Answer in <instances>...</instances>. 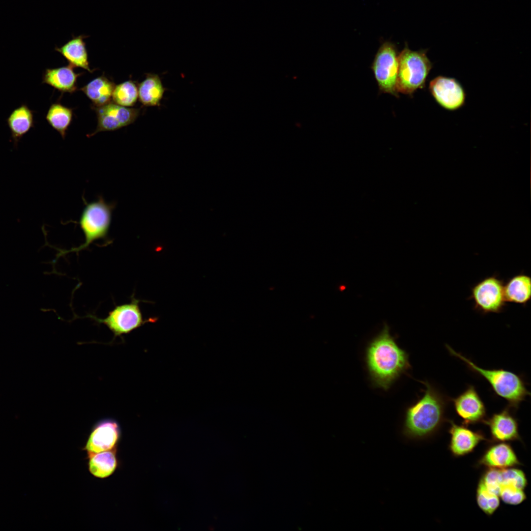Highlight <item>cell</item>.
Wrapping results in <instances>:
<instances>
[{"instance_id": "1", "label": "cell", "mask_w": 531, "mask_h": 531, "mask_svg": "<svg viewBox=\"0 0 531 531\" xmlns=\"http://www.w3.org/2000/svg\"><path fill=\"white\" fill-rule=\"evenodd\" d=\"M365 362L372 385L384 390L411 367L409 354L398 345L386 324L368 344Z\"/></svg>"}, {"instance_id": "2", "label": "cell", "mask_w": 531, "mask_h": 531, "mask_svg": "<svg viewBox=\"0 0 531 531\" xmlns=\"http://www.w3.org/2000/svg\"><path fill=\"white\" fill-rule=\"evenodd\" d=\"M426 389L423 396L406 410L403 432L412 439H421L436 432L444 420L446 402L432 385L423 383Z\"/></svg>"}, {"instance_id": "3", "label": "cell", "mask_w": 531, "mask_h": 531, "mask_svg": "<svg viewBox=\"0 0 531 531\" xmlns=\"http://www.w3.org/2000/svg\"><path fill=\"white\" fill-rule=\"evenodd\" d=\"M85 206L80 216L79 224L85 236V241L79 246L70 250L58 249V258L70 252H78L87 248L90 244L99 239H106L112 221V213L116 204L107 203L103 196H99L97 200L88 203L83 198Z\"/></svg>"}, {"instance_id": "4", "label": "cell", "mask_w": 531, "mask_h": 531, "mask_svg": "<svg viewBox=\"0 0 531 531\" xmlns=\"http://www.w3.org/2000/svg\"><path fill=\"white\" fill-rule=\"evenodd\" d=\"M428 49L411 50L406 43L398 54L396 88L398 93L413 96L418 89L425 87L427 77L433 68L428 58Z\"/></svg>"}, {"instance_id": "5", "label": "cell", "mask_w": 531, "mask_h": 531, "mask_svg": "<svg viewBox=\"0 0 531 531\" xmlns=\"http://www.w3.org/2000/svg\"><path fill=\"white\" fill-rule=\"evenodd\" d=\"M450 354L464 361L468 367L484 378L498 396L505 399L510 407L518 408L519 404L530 393L523 379L512 372L503 369H485L446 345Z\"/></svg>"}, {"instance_id": "6", "label": "cell", "mask_w": 531, "mask_h": 531, "mask_svg": "<svg viewBox=\"0 0 531 531\" xmlns=\"http://www.w3.org/2000/svg\"><path fill=\"white\" fill-rule=\"evenodd\" d=\"M398 54L395 44L384 41L378 50L371 67L379 91L396 97H399L396 88Z\"/></svg>"}, {"instance_id": "7", "label": "cell", "mask_w": 531, "mask_h": 531, "mask_svg": "<svg viewBox=\"0 0 531 531\" xmlns=\"http://www.w3.org/2000/svg\"><path fill=\"white\" fill-rule=\"evenodd\" d=\"M140 301L133 296L130 302L116 306L105 318H98L92 315H90L89 317L98 323L106 325L113 333L115 338L121 337L147 323L156 321V318L144 320L139 306Z\"/></svg>"}, {"instance_id": "8", "label": "cell", "mask_w": 531, "mask_h": 531, "mask_svg": "<svg viewBox=\"0 0 531 531\" xmlns=\"http://www.w3.org/2000/svg\"><path fill=\"white\" fill-rule=\"evenodd\" d=\"M504 284V281L496 274L487 276L474 284L469 297L473 302V309L483 315L502 312L507 303Z\"/></svg>"}, {"instance_id": "9", "label": "cell", "mask_w": 531, "mask_h": 531, "mask_svg": "<svg viewBox=\"0 0 531 531\" xmlns=\"http://www.w3.org/2000/svg\"><path fill=\"white\" fill-rule=\"evenodd\" d=\"M122 432L118 422L107 417L98 420L92 427L82 448L87 457L105 451L118 449Z\"/></svg>"}, {"instance_id": "10", "label": "cell", "mask_w": 531, "mask_h": 531, "mask_svg": "<svg viewBox=\"0 0 531 531\" xmlns=\"http://www.w3.org/2000/svg\"><path fill=\"white\" fill-rule=\"evenodd\" d=\"M96 113L97 125L89 138L100 132L112 131L133 123L140 115L141 109L120 106L113 102L91 107Z\"/></svg>"}, {"instance_id": "11", "label": "cell", "mask_w": 531, "mask_h": 531, "mask_svg": "<svg viewBox=\"0 0 531 531\" xmlns=\"http://www.w3.org/2000/svg\"><path fill=\"white\" fill-rule=\"evenodd\" d=\"M429 90L436 102L445 110L455 111L465 104V91L455 78L436 76L430 81Z\"/></svg>"}, {"instance_id": "12", "label": "cell", "mask_w": 531, "mask_h": 531, "mask_svg": "<svg viewBox=\"0 0 531 531\" xmlns=\"http://www.w3.org/2000/svg\"><path fill=\"white\" fill-rule=\"evenodd\" d=\"M452 401L456 413L465 425L484 422L485 420V405L474 386L470 385Z\"/></svg>"}, {"instance_id": "13", "label": "cell", "mask_w": 531, "mask_h": 531, "mask_svg": "<svg viewBox=\"0 0 531 531\" xmlns=\"http://www.w3.org/2000/svg\"><path fill=\"white\" fill-rule=\"evenodd\" d=\"M450 424L449 449L454 456H462L472 452L481 441L486 440L480 432L473 431L465 425L456 424L452 420H450Z\"/></svg>"}, {"instance_id": "14", "label": "cell", "mask_w": 531, "mask_h": 531, "mask_svg": "<svg viewBox=\"0 0 531 531\" xmlns=\"http://www.w3.org/2000/svg\"><path fill=\"white\" fill-rule=\"evenodd\" d=\"M484 422L489 426L494 441L506 442L520 440L517 420L508 408L493 414Z\"/></svg>"}, {"instance_id": "15", "label": "cell", "mask_w": 531, "mask_h": 531, "mask_svg": "<svg viewBox=\"0 0 531 531\" xmlns=\"http://www.w3.org/2000/svg\"><path fill=\"white\" fill-rule=\"evenodd\" d=\"M74 67L68 65L46 68L42 76V84L51 86L63 93H73L77 90V79L84 73H76Z\"/></svg>"}, {"instance_id": "16", "label": "cell", "mask_w": 531, "mask_h": 531, "mask_svg": "<svg viewBox=\"0 0 531 531\" xmlns=\"http://www.w3.org/2000/svg\"><path fill=\"white\" fill-rule=\"evenodd\" d=\"M478 464L488 469H504L520 465L512 447L499 443L490 447L478 461Z\"/></svg>"}, {"instance_id": "17", "label": "cell", "mask_w": 531, "mask_h": 531, "mask_svg": "<svg viewBox=\"0 0 531 531\" xmlns=\"http://www.w3.org/2000/svg\"><path fill=\"white\" fill-rule=\"evenodd\" d=\"M89 36L85 34L75 36L60 47L56 46L55 50L60 53L74 67H80L92 73L95 69H91L89 66L88 53L85 39Z\"/></svg>"}, {"instance_id": "18", "label": "cell", "mask_w": 531, "mask_h": 531, "mask_svg": "<svg viewBox=\"0 0 531 531\" xmlns=\"http://www.w3.org/2000/svg\"><path fill=\"white\" fill-rule=\"evenodd\" d=\"M34 113L27 104L23 103L14 109L7 118L6 121L15 148L23 137L34 127Z\"/></svg>"}, {"instance_id": "19", "label": "cell", "mask_w": 531, "mask_h": 531, "mask_svg": "<svg viewBox=\"0 0 531 531\" xmlns=\"http://www.w3.org/2000/svg\"><path fill=\"white\" fill-rule=\"evenodd\" d=\"M88 469L91 475L99 479L112 475L118 468V449L100 452L87 457Z\"/></svg>"}, {"instance_id": "20", "label": "cell", "mask_w": 531, "mask_h": 531, "mask_svg": "<svg viewBox=\"0 0 531 531\" xmlns=\"http://www.w3.org/2000/svg\"><path fill=\"white\" fill-rule=\"evenodd\" d=\"M506 302L527 306L531 299V277L523 272L509 278L504 284Z\"/></svg>"}, {"instance_id": "21", "label": "cell", "mask_w": 531, "mask_h": 531, "mask_svg": "<svg viewBox=\"0 0 531 531\" xmlns=\"http://www.w3.org/2000/svg\"><path fill=\"white\" fill-rule=\"evenodd\" d=\"M115 83L104 74L94 78L80 88L91 101V107H99L110 102Z\"/></svg>"}, {"instance_id": "22", "label": "cell", "mask_w": 531, "mask_h": 531, "mask_svg": "<svg viewBox=\"0 0 531 531\" xmlns=\"http://www.w3.org/2000/svg\"><path fill=\"white\" fill-rule=\"evenodd\" d=\"M138 99L143 106L160 105L166 88L158 74L147 73L145 79L138 84Z\"/></svg>"}, {"instance_id": "23", "label": "cell", "mask_w": 531, "mask_h": 531, "mask_svg": "<svg viewBox=\"0 0 531 531\" xmlns=\"http://www.w3.org/2000/svg\"><path fill=\"white\" fill-rule=\"evenodd\" d=\"M73 117V109L59 102L51 104L45 116L48 124L64 139Z\"/></svg>"}, {"instance_id": "24", "label": "cell", "mask_w": 531, "mask_h": 531, "mask_svg": "<svg viewBox=\"0 0 531 531\" xmlns=\"http://www.w3.org/2000/svg\"><path fill=\"white\" fill-rule=\"evenodd\" d=\"M138 99V83L134 81L128 80L115 86L112 98L115 103L131 107L136 104Z\"/></svg>"}, {"instance_id": "25", "label": "cell", "mask_w": 531, "mask_h": 531, "mask_svg": "<svg viewBox=\"0 0 531 531\" xmlns=\"http://www.w3.org/2000/svg\"><path fill=\"white\" fill-rule=\"evenodd\" d=\"M476 497L479 507L487 515H492L500 506L499 496L489 491L480 480Z\"/></svg>"}, {"instance_id": "26", "label": "cell", "mask_w": 531, "mask_h": 531, "mask_svg": "<svg viewBox=\"0 0 531 531\" xmlns=\"http://www.w3.org/2000/svg\"><path fill=\"white\" fill-rule=\"evenodd\" d=\"M499 496L505 503L514 505L520 504L526 499L523 489L511 484H502Z\"/></svg>"}, {"instance_id": "27", "label": "cell", "mask_w": 531, "mask_h": 531, "mask_svg": "<svg viewBox=\"0 0 531 531\" xmlns=\"http://www.w3.org/2000/svg\"><path fill=\"white\" fill-rule=\"evenodd\" d=\"M502 484H511L524 489L528 482L526 475L521 470L509 468L501 470Z\"/></svg>"}, {"instance_id": "28", "label": "cell", "mask_w": 531, "mask_h": 531, "mask_svg": "<svg viewBox=\"0 0 531 531\" xmlns=\"http://www.w3.org/2000/svg\"><path fill=\"white\" fill-rule=\"evenodd\" d=\"M480 480L489 491L499 496L502 484L500 469H487Z\"/></svg>"}]
</instances>
